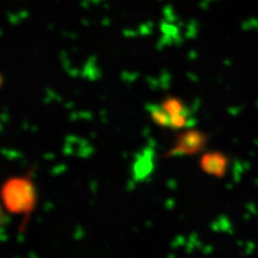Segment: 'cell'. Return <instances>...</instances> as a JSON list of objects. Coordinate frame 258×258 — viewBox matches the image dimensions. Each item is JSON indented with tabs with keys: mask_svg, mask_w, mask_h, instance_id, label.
<instances>
[{
	"mask_svg": "<svg viewBox=\"0 0 258 258\" xmlns=\"http://www.w3.org/2000/svg\"><path fill=\"white\" fill-rule=\"evenodd\" d=\"M3 201L10 213L28 215L36 205V188L28 176L8 180L3 187Z\"/></svg>",
	"mask_w": 258,
	"mask_h": 258,
	"instance_id": "cell-1",
	"label": "cell"
},
{
	"mask_svg": "<svg viewBox=\"0 0 258 258\" xmlns=\"http://www.w3.org/2000/svg\"><path fill=\"white\" fill-rule=\"evenodd\" d=\"M160 106L168 113L169 116L182 114L185 112H189V108L177 97H167L160 103Z\"/></svg>",
	"mask_w": 258,
	"mask_h": 258,
	"instance_id": "cell-4",
	"label": "cell"
},
{
	"mask_svg": "<svg viewBox=\"0 0 258 258\" xmlns=\"http://www.w3.org/2000/svg\"><path fill=\"white\" fill-rule=\"evenodd\" d=\"M150 116L153 122L160 127L169 128V122H170V116L163 109L160 104H151L148 107Z\"/></svg>",
	"mask_w": 258,
	"mask_h": 258,
	"instance_id": "cell-5",
	"label": "cell"
},
{
	"mask_svg": "<svg viewBox=\"0 0 258 258\" xmlns=\"http://www.w3.org/2000/svg\"><path fill=\"white\" fill-rule=\"evenodd\" d=\"M208 135L191 127L180 131L176 135L172 148L164 155L165 158L176 156H192L203 153L207 147Z\"/></svg>",
	"mask_w": 258,
	"mask_h": 258,
	"instance_id": "cell-2",
	"label": "cell"
},
{
	"mask_svg": "<svg viewBox=\"0 0 258 258\" xmlns=\"http://www.w3.org/2000/svg\"><path fill=\"white\" fill-rule=\"evenodd\" d=\"M192 124L191 112H185L182 114H177L170 116V122H169V129L173 131H183L185 128L190 127Z\"/></svg>",
	"mask_w": 258,
	"mask_h": 258,
	"instance_id": "cell-6",
	"label": "cell"
},
{
	"mask_svg": "<svg viewBox=\"0 0 258 258\" xmlns=\"http://www.w3.org/2000/svg\"><path fill=\"white\" fill-rule=\"evenodd\" d=\"M228 165V157L221 152H206L200 157L201 170L214 177H223L227 171Z\"/></svg>",
	"mask_w": 258,
	"mask_h": 258,
	"instance_id": "cell-3",
	"label": "cell"
}]
</instances>
